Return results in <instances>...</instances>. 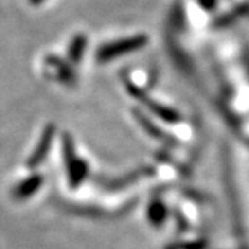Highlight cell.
Here are the masks:
<instances>
[{
  "label": "cell",
  "instance_id": "obj_1",
  "mask_svg": "<svg viewBox=\"0 0 249 249\" xmlns=\"http://www.w3.org/2000/svg\"><path fill=\"white\" fill-rule=\"evenodd\" d=\"M145 43H147V36L137 35L124 37V39H121V40H116V42L103 46L98 50L97 58L101 60V61H108V60L116 58L119 55H124L126 53L139 50L140 47L145 46Z\"/></svg>",
  "mask_w": 249,
  "mask_h": 249
},
{
  "label": "cell",
  "instance_id": "obj_2",
  "mask_svg": "<svg viewBox=\"0 0 249 249\" xmlns=\"http://www.w3.org/2000/svg\"><path fill=\"white\" fill-rule=\"evenodd\" d=\"M83 47H85V37H82V36L76 37V40L73 42V45L71 47V55L75 60H78L80 57Z\"/></svg>",
  "mask_w": 249,
  "mask_h": 249
},
{
  "label": "cell",
  "instance_id": "obj_3",
  "mask_svg": "<svg viewBox=\"0 0 249 249\" xmlns=\"http://www.w3.org/2000/svg\"><path fill=\"white\" fill-rule=\"evenodd\" d=\"M199 3L204 6L205 9H209V7H212L214 3V0H199Z\"/></svg>",
  "mask_w": 249,
  "mask_h": 249
},
{
  "label": "cell",
  "instance_id": "obj_4",
  "mask_svg": "<svg viewBox=\"0 0 249 249\" xmlns=\"http://www.w3.org/2000/svg\"><path fill=\"white\" fill-rule=\"evenodd\" d=\"M29 1H31L32 4H39V3H40V1H43V0H29Z\"/></svg>",
  "mask_w": 249,
  "mask_h": 249
}]
</instances>
